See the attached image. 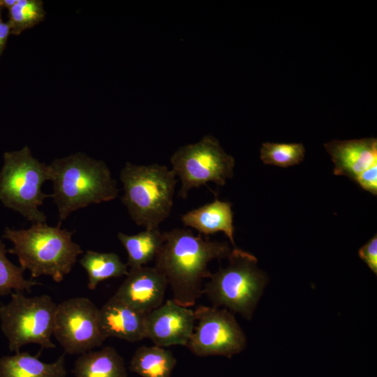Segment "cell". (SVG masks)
Segmentation results:
<instances>
[{
    "label": "cell",
    "mask_w": 377,
    "mask_h": 377,
    "mask_svg": "<svg viewBox=\"0 0 377 377\" xmlns=\"http://www.w3.org/2000/svg\"><path fill=\"white\" fill-rule=\"evenodd\" d=\"M11 34L10 33V27L8 24V22H4L1 20L0 21V55L3 52L8 38Z\"/></svg>",
    "instance_id": "26"
},
{
    "label": "cell",
    "mask_w": 377,
    "mask_h": 377,
    "mask_svg": "<svg viewBox=\"0 0 377 377\" xmlns=\"http://www.w3.org/2000/svg\"><path fill=\"white\" fill-rule=\"evenodd\" d=\"M121 201L132 220L145 229L159 228L170 215L177 184L176 175L167 166L127 162L119 173Z\"/></svg>",
    "instance_id": "4"
},
{
    "label": "cell",
    "mask_w": 377,
    "mask_h": 377,
    "mask_svg": "<svg viewBox=\"0 0 377 377\" xmlns=\"http://www.w3.org/2000/svg\"><path fill=\"white\" fill-rule=\"evenodd\" d=\"M359 256L367 264L369 269L377 274V237L375 235L369 241L362 246L359 251Z\"/></svg>",
    "instance_id": "24"
},
{
    "label": "cell",
    "mask_w": 377,
    "mask_h": 377,
    "mask_svg": "<svg viewBox=\"0 0 377 377\" xmlns=\"http://www.w3.org/2000/svg\"><path fill=\"white\" fill-rule=\"evenodd\" d=\"M362 188L376 195L377 194V163L362 172L354 181Z\"/></svg>",
    "instance_id": "25"
},
{
    "label": "cell",
    "mask_w": 377,
    "mask_h": 377,
    "mask_svg": "<svg viewBox=\"0 0 377 377\" xmlns=\"http://www.w3.org/2000/svg\"><path fill=\"white\" fill-rule=\"evenodd\" d=\"M1 8L0 7V21L1 20Z\"/></svg>",
    "instance_id": "28"
},
{
    "label": "cell",
    "mask_w": 377,
    "mask_h": 377,
    "mask_svg": "<svg viewBox=\"0 0 377 377\" xmlns=\"http://www.w3.org/2000/svg\"><path fill=\"white\" fill-rule=\"evenodd\" d=\"M182 221L184 226L195 228L201 235H209L223 232L235 247L233 212L230 202L216 198L213 202L182 215Z\"/></svg>",
    "instance_id": "15"
},
{
    "label": "cell",
    "mask_w": 377,
    "mask_h": 377,
    "mask_svg": "<svg viewBox=\"0 0 377 377\" xmlns=\"http://www.w3.org/2000/svg\"><path fill=\"white\" fill-rule=\"evenodd\" d=\"M304 156L305 148L302 143L267 142L262 144L260 149V158L265 164L281 168L299 164Z\"/></svg>",
    "instance_id": "23"
},
{
    "label": "cell",
    "mask_w": 377,
    "mask_h": 377,
    "mask_svg": "<svg viewBox=\"0 0 377 377\" xmlns=\"http://www.w3.org/2000/svg\"><path fill=\"white\" fill-rule=\"evenodd\" d=\"M45 14L40 0H17L9 10L8 22L11 34L19 35L38 24L44 20Z\"/></svg>",
    "instance_id": "21"
},
{
    "label": "cell",
    "mask_w": 377,
    "mask_h": 377,
    "mask_svg": "<svg viewBox=\"0 0 377 377\" xmlns=\"http://www.w3.org/2000/svg\"><path fill=\"white\" fill-rule=\"evenodd\" d=\"M117 236L127 252L126 264L130 269L143 267L155 260L164 242L163 232L159 228L145 229L133 235L119 232Z\"/></svg>",
    "instance_id": "18"
},
{
    "label": "cell",
    "mask_w": 377,
    "mask_h": 377,
    "mask_svg": "<svg viewBox=\"0 0 377 377\" xmlns=\"http://www.w3.org/2000/svg\"><path fill=\"white\" fill-rule=\"evenodd\" d=\"M73 232L36 223L27 229L6 227L2 237L13 244L8 253L15 255L32 279L50 276L59 283L70 273L77 257L83 253L80 246L72 239Z\"/></svg>",
    "instance_id": "3"
},
{
    "label": "cell",
    "mask_w": 377,
    "mask_h": 377,
    "mask_svg": "<svg viewBox=\"0 0 377 377\" xmlns=\"http://www.w3.org/2000/svg\"><path fill=\"white\" fill-rule=\"evenodd\" d=\"M177 360L170 350L163 347L140 346L130 362V371L142 377H170Z\"/></svg>",
    "instance_id": "19"
},
{
    "label": "cell",
    "mask_w": 377,
    "mask_h": 377,
    "mask_svg": "<svg viewBox=\"0 0 377 377\" xmlns=\"http://www.w3.org/2000/svg\"><path fill=\"white\" fill-rule=\"evenodd\" d=\"M170 162L181 181L179 196L183 199L191 188L209 182L223 186L234 173V158L224 151L216 138L208 135L177 149Z\"/></svg>",
    "instance_id": "8"
},
{
    "label": "cell",
    "mask_w": 377,
    "mask_h": 377,
    "mask_svg": "<svg viewBox=\"0 0 377 377\" xmlns=\"http://www.w3.org/2000/svg\"><path fill=\"white\" fill-rule=\"evenodd\" d=\"M324 147L334 163V174L353 181L377 163V140L374 138L334 140L325 143Z\"/></svg>",
    "instance_id": "13"
},
{
    "label": "cell",
    "mask_w": 377,
    "mask_h": 377,
    "mask_svg": "<svg viewBox=\"0 0 377 377\" xmlns=\"http://www.w3.org/2000/svg\"><path fill=\"white\" fill-rule=\"evenodd\" d=\"M195 322L193 310L168 300L146 314L145 338L163 348L175 345L186 346Z\"/></svg>",
    "instance_id": "11"
},
{
    "label": "cell",
    "mask_w": 377,
    "mask_h": 377,
    "mask_svg": "<svg viewBox=\"0 0 377 377\" xmlns=\"http://www.w3.org/2000/svg\"><path fill=\"white\" fill-rule=\"evenodd\" d=\"M228 258V266L212 274L203 293L214 307L224 306L251 319L267 284V275L258 268L257 258L246 251L235 248Z\"/></svg>",
    "instance_id": "6"
},
{
    "label": "cell",
    "mask_w": 377,
    "mask_h": 377,
    "mask_svg": "<svg viewBox=\"0 0 377 377\" xmlns=\"http://www.w3.org/2000/svg\"><path fill=\"white\" fill-rule=\"evenodd\" d=\"M17 0H0V7L8 10L15 5Z\"/></svg>",
    "instance_id": "27"
},
{
    "label": "cell",
    "mask_w": 377,
    "mask_h": 377,
    "mask_svg": "<svg viewBox=\"0 0 377 377\" xmlns=\"http://www.w3.org/2000/svg\"><path fill=\"white\" fill-rule=\"evenodd\" d=\"M47 180L49 165L34 158L28 146L6 151L0 172V201L33 223H45L47 217L39 207L51 197L42 191Z\"/></svg>",
    "instance_id": "5"
},
{
    "label": "cell",
    "mask_w": 377,
    "mask_h": 377,
    "mask_svg": "<svg viewBox=\"0 0 377 377\" xmlns=\"http://www.w3.org/2000/svg\"><path fill=\"white\" fill-rule=\"evenodd\" d=\"M194 313L197 325L186 345L192 353L230 358L245 348V334L230 311L201 305Z\"/></svg>",
    "instance_id": "9"
},
{
    "label": "cell",
    "mask_w": 377,
    "mask_h": 377,
    "mask_svg": "<svg viewBox=\"0 0 377 377\" xmlns=\"http://www.w3.org/2000/svg\"><path fill=\"white\" fill-rule=\"evenodd\" d=\"M164 242L155 259V267L165 276L179 304L190 307L203 294L202 281L212 273L208 264L228 258V242L195 235L191 230L174 228L163 232Z\"/></svg>",
    "instance_id": "1"
},
{
    "label": "cell",
    "mask_w": 377,
    "mask_h": 377,
    "mask_svg": "<svg viewBox=\"0 0 377 377\" xmlns=\"http://www.w3.org/2000/svg\"><path fill=\"white\" fill-rule=\"evenodd\" d=\"M53 336L70 355L101 346L105 339L100 327L99 309L84 297L61 302L56 309Z\"/></svg>",
    "instance_id": "10"
},
{
    "label": "cell",
    "mask_w": 377,
    "mask_h": 377,
    "mask_svg": "<svg viewBox=\"0 0 377 377\" xmlns=\"http://www.w3.org/2000/svg\"><path fill=\"white\" fill-rule=\"evenodd\" d=\"M8 250L0 239V297L11 294L14 291L31 293L32 287L40 283L26 279L24 269L11 263L6 256Z\"/></svg>",
    "instance_id": "22"
},
{
    "label": "cell",
    "mask_w": 377,
    "mask_h": 377,
    "mask_svg": "<svg viewBox=\"0 0 377 377\" xmlns=\"http://www.w3.org/2000/svg\"><path fill=\"white\" fill-rule=\"evenodd\" d=\"M11 300L0 306L1 329L11 352L29 343L54 348L52 341L57 304L47 295L27 297L14 291Z\"/></svg>",
    "instance_id": "7"
},
{
    "label": "cell",
    "mask_w": 377,
    "mask_h": 377,
    "mask_svg": "<svg viewBox=\"0 0 377 377\" xmlns=\"http://www.w3.org/2000/svg\"><path fill=\"white\" fill-rule=\"evenodd\" d=\"M73 372L75 377H127L123 357L109 346L81 354Z\"/></svg>",
    "instance_id": "17"
},
{
    "label": "cell",
    "mask_w": 377,
    "mask_h": 377,
    "mask_svg": "<svg viewBox=\"0 0 377 377\" xmlns=\"http://www.w3.org/2000/svg\"><path fill=\"white\" fill-rule=\"evenodd\" d=\"M88 275L87 287L94 290L103 281L128 274V265L115 253H101L88 250L80 260Z\"/></svg>",
    "instance_id": "20"
},
{
    "label": "cell",
    "mask_w": 377,
    "mask_h": 377,
    "mask_svg": "<svg viewBox=\"0 0 377 377\" xmlns=\"http://www.w3.org/2000/svg\"><path fill=\"white\" fill-rule=\"evenodd\" d=\"M59 226L75 211L118 196L117 182L106 163L83 153L56 158L49 165Z\"/></svg>",
    "instance_id": "2"
},
{
    "label": "cell",
    "mask_w": 377,
    "mask_h": 377,
    "mask_svg": "<svg viewBox=\"0 0 377 377\" xmlns=\"http://www.w3.org/2000/svg\"><path fill=\"white\" fill-rule=\"evenodd\" d=\"M146 314L137 311L114 295L99 309V322L105 339L116 337L130 342L145 338Z\"/></svg>",
    "instance_id": "14"
},
{
    "label": "cell",
    "mask_w": 377,
    "mask_h": 377,
    "mask_svg": "<svg viewBox=\"0 0 377 377\" xmlns=\"http://www.w3.org/2000/svg\"><path fill=\"white\" fill-rule=\"evenodd\" d=\"M168 286L156 267L130 269L114 296L140 313L147 314L163 304Z\"/></svg>",
    "instance_id": "12"
},
{
    "label": "cell",
    "mask_w": 377,
    "mask_h": 377,
    "mask_svg": "<svg viewBox=\"0 0 377 377\" xmlns=\"http://www.w3.org/2000/svg\"><path fill=\"white\" fill-rule=\"evenodd\" d=\"M64 354L45 363L27 352L0 357V377H66Z\"/></svg>",
    "instance_id": "16"
}]
</instances>
